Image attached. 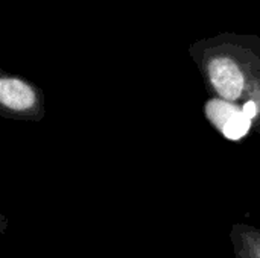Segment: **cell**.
<instances>
[{
  "instance_id": "1",
  "label": "cell",
  "mask_w": 260,
  "mask_h": 258,
  "mask_svg": "<svg viewBox=\"0 0 260 258\" xmlns=\"http://www.w3.org/2000/svg\"><path fill=\"white\" fill-rule=\"evenodd\" d=\"M0 102L14 111H24L35 105L37 94L29 84L17 78L0 79Z\"/></svg>"
},
{
  "instance_id": "2",
  "label": "cell",
  "mask_w": 260,
  "mask_h": 258,
  "mask_svg": "<svg viewBox=\"0 0 260 258\" xmlns=\"http://www.w3.org/2000/svg\"><path fill=\"white\" fill-rule=\"evenodd\" d=\"M251 126V119H248L242 111H236L221 128L224 135L229 140H239L242 138Z\"/></svg>"
},
{
  "instance_id": "3",
  "label": "cell",
  "mask_w": 260,
  "mask_h": 258,
  "mask_svg": "<svg viewBox=\"0 0 260 258\" xmlns=\"http://www.w3.org/2000/svg\"><path fill=\"white\" fill-rule=\"evenodd\" d=\"M235 113H236V108H235V106H232V105L227 103V102H221V100H213V102H210L209 106H207V114H209L215 122H221L222 126H224V123H225ZM222 126H221V128H222Z\"/></svg>"
},
{
  "instance_id": "4",
  "label": "cell",
  "mask_w": 260,
  "mask_h": 258,
  "mask_svg": "<svg viewBox=\"0 0 260 258\" xmlns=\"http://www.w3.org/2000/svg\"><path fill=\"white\" fill-rule=\"evenodd\" d=\"M242 113L248 119H254L257 116V113H259V106H257V103L254 100H248V102H245V105L242 108Z\"/></svg>"
}]
</instances>
